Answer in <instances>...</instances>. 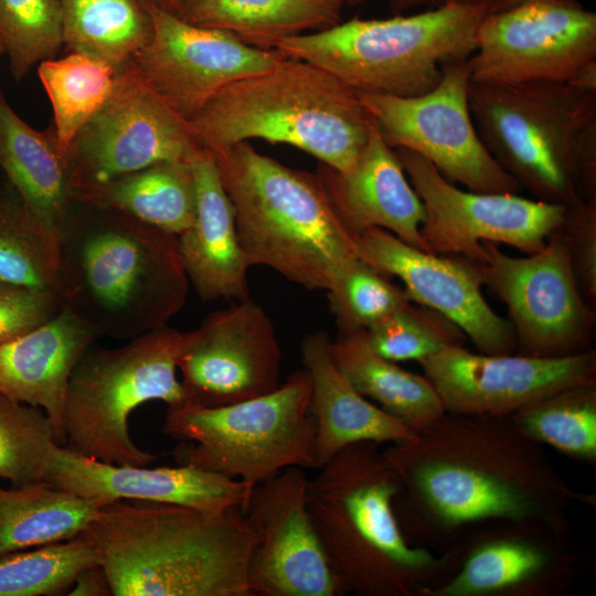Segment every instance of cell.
Returning <instances> with one entry per match:
<instances>
[{
	"label": "cell",
	"mask_w": 596,
	"mask_h": 596,
	"mask_svg": "<svg viewBox=\"0 0 596 596\" xmlns=\"http://www.w3.org/2000/svg\"><path fill=\"white\" fill-rule=\"evenodd\" d=\"M0 280L56 292L58 287L57 233L17 193L0 199Z\"/></svg>",
	"instance_id": "e575fe53"
},
{
	"label": "cell",
	"mask_w": 596,
	"mask_h": 596,
	"mask_svg": "<svg viewBox=\"0 0 596 596\" xmlns=\"http://www.w3.org/2000/svg\"><path fill=\"white\" fill-rule=\"evenodd\" d=\"M477 131L491 156L535 200L596 199V92L568 83H469Z\"/></svg>",
	"instance_id": "52a82bcc"
},
{
	"label": "cell",
	"mask_w": 596,
	"mask_h": 596,
	"mask_svg": "<svg viewBox=\"0 0 596 596\" xmlns=\"http://www.w3.org/2000/svg\"><path fill=\"white\" fill-rule=\"evenodd\" d=\"M283 353L272 319L249 297L183 332L178 371L182 406L217 407L279 386Z\"/></svg>",
	"instance_id": "e0dca14e"
},
{
	"label": "cell",
	"mask_w": 596,
	"mask_h": 596,
	"mask_svg": "<svg viewBox=\"0 0 596 596\" xmlns=\"http://www.w3.org/2000/svg\"><path fill=\"white\" fill-rule=\"evenodd\" d=\"M183 332L164 326L118 348L92 344L67 384L62 414L65 447L109 464L148 466L156 460L131 438L129 417L150 401H161L168 409L183 405L177 374Z\"/></svg>",
	"instance_id": "9c48e42d"
},
{
	"label": "cell",
	"mask_w": 596,
	"mask_h": 596,
	"mask_svg": "<svg viewBox=\"0 0 596 596\" xmlns=\"http://www.w3.org/2000/svg\"><path fill=\"white\" fill-rule=\"evenodd\" d=\"M343 6L341 0H189L181 18L275 50L285 39L336 25Z\"/></svg>",
	"instance_id": "f1b7e54d"
},
{
	"label": "cell",
	"mask_w": 596,
	"mask_h": 596,
	"mask_svg": "<svg viewBox=\"0 0 596 596\" xmlns=\"http://www.w3.org/2000/svg\"><path fill=\"white\" fill-rule=\"evenodd\" d=\"M383 451L412 510L441 534L509 521L564 538L566 513L582 499L509 417L446 412Z\"/></svg>",
	"instance_id": "6da1fadb"
},
{
	"label": "cell",
	"mask_w": 596,
	"mask_h": 596,
	"mask_svg": "<svg viewBox=\"0 0 596 596\" xmlns=\"http://www.w3.org/2000/svg\"><path fill=\"white\" fill-rule=\"evenodd\" d=\"M152 33L131 58L145 83L190 121L230 84L264 73L286 55L249 46L234 35L192 24L148 3Z\"/></svg>",
	"instance_id": "2e32d148"
},
{
	"label": "cell",
	"mask_w": 596,
	"mask_h": 596,
	"mask_svg": "<svg viewBox=\"0 0 596 596\" xmlns=\"http://www.w3.org/2000/svg\"><path fill=\"white\" fill-rule=\"evenodd\" d=\"M189 162L195 180V217L178 235L189 283L203 301L246 299L251 266L240 244L233 204L222 184L215 158L199 147Z\"/></svg>",
	"instance_id": "cb8c5ba5"
},
{
	"label": "cell",
	"mask_w": 596,
	"mask_h": 596,
	"mask_svg": "<svg viewBox=\"0 0 596 596\" xmlns=\"http://www.w3.org/2000/svg\"><path fill=\"white\" fill-rule=\"evenodd\" d=\"M363 334L374 352L396 363L419 362L448 345H464L467 340L453 321L413 302L363 331Z\"/></svg>",
	"instance_id": "ab89813d"
},
{
	"label": "cell",
	"mask_w": 596,
	"mask_h": 596,
	"mask_svg": "<svg viewBox=\"0 0 596 596\" xmlns=\"http://www.w3.org/2000/svg\"><path fill=\"white\" fill-rule=\"evenodd\" d=\"M148 3H152L166 11H169L179 17L183 15L185 6L189 0H147Z\"/></svg>",
	"instance_id": "7dc6e473"
},
{
	"label": "cell",
	"mask_w": 596,
	"mask_h": 596,
	"mask_svg": "<svg viewBox=\"0 0 596 596\" xmlns=\"http://www.w3.org/2000/svg\"><path fill=\"white\" fill-rule=\"evenodd\" d=\"M0 168L24 204L57 233L73 203L66 156L53 127L39 131L29 126L1 89Z\"/></svg>",
	"instance_id": "4316f807"
},
{
	"label": "cell",
	"mask_w": 596,
	"mask_h": 596,
	"mask_svg": "<svg viewBox=\"0 0 596 596\" xmlns=\"http://www.w3.org/2000/svg\"><path fill=\"white\" fill-rule=\"evenodd\" d=\"M331 341L328 332L318 330L301 342L304 368L311 379L316 469L352 444H394L415 434L352 386L334 362Z\"/></svg>",
	"instance_id": "484cf974"
},
{
	"label": "cell",
	"mask_w": 596,
	"mask_h": 596,
	"mask_svg": "<svg viewBox=\"0 0 596 596\" xmlns=\"http://www.w3.org/2000/svg\"><path fill=\"white\" fill-rule=\"evenodd\" d=\"M97 339L88 326L62 308L46 322L0 343V393L43 409L60 445L71 374Z\"/></svg>",
	"instance_id": "d4e9b609"
},
{
	"label": "cell",
	"mask_w": 596,
	"mask_h": 596,
	"mask_svg": "<svg viewBox=\"0 0 596 596\" xmlns=\"http://www.w3.org/2000/svg\"><path fill=\"white\" fill-rule=\"evenodd\" d=\"M373 121L356 93L334 75L285 56L270 70L223 88L189 126L211 152L262 139L347 171L366 145Z\"/></svg>",
	"instance_id": "8992f818"
},
{
	"label": "cell",
	"mask_w": 596,
	"mask_h": 596,
	"mask_svg": "<svg viewBox=\"0 0 596 596\" xmlns=\"http://www.w3.org/2000/svg\"><path fill=\"white\" fill-rule=\"evenodd\" d=\"M44 480L99 507L117 500H141L209 511L243 510L253 490L241 480L192 466L148 468L109 464L58 444Z\"/></svg>",
	"instance_id": "7402d4cb"
},
{
	"label": "cell",
	"mask_w": 596,
	"mask_h": 596,
	"mask_svg": "<svg viewBox=\"0 0 596 596\" xmlns=\"http://www.w3.org/2000/svg\"><path fill=\"white\" fill-rule=\"evenodd\" d=\"M64 47L95 54L117 68L150 39L147 0H61Z\"/></svg>",
	"instance_id": "d6a6232c"
},
{
	"label": "cell",
	"mask_w": 596,
	"mask_h": 596,
	"mask_svg": "<svg viewBox=\"0 0 596 596\" xmlns=\"http://www.w3.org/2000/svg\"><path fill=\"white\" fill-rule=\"evenodd\" d=\"M472 54L475 83H568L596 60V13L576 0H525L482 19Z\"/></svg>",
	"instance_id": "9a60e30c"
},
{
	"label": "cell",
	"mask_w": 596,
	"mask_h": 596,
	"mask_svg": "<svg viewBox=\"0 0 596 596\" xmlns=\"http://www.w3.org/2000/svg\"><path fill=\"white\" fill-rule=\"evenodd\" d=\"M57 444L53 424L43 409L0 393L1 479L13 487L44 480Z\"/></svg>",
	"instance_id": "8d00e7d4"
},
{
	"label": "cell",
	"mask_w": 596,
	"mask_h": 596,
	"mask_svg": "<svg viewBox=\"0 0 596 596\" xmlns=\"http://www.w3.org/2000/svg\"><path fill=\"white\" fill-rule=\"evenodd\" d=\"M341 1L343 2V4L347 3L350 6H354L365 0H341ZM441 3H443L441 0H392V4L396 10H405V9H409V8H414V7H418L423 4L439 6Z\"/></svg>",
	"instance_id": "bcb514c9"
},
{
	"label": "cell",
	"mask_w": 596,
	"mask_h": 596,
	"mask_svg": "<svg viewBox=\"0 0 596 596\" xmlns=\"http://www.w3.org/2000/svg\"><path fill=\"white\" fill-rule=\"evenodd\" d=\"M568 84L588 92H596V60L582 66Z\"/></svg>",
	"instance_id": "f6af8a7d"
},
{
	"label": "cell",
	"mask_w": 596,
	"mask_h": 596,
	"mask_svg": "<svg viewBox=\"0 0 596 596\" xmlns=\"http://www.w3.org/2000/svg\"><path fill=\"white\" fill-rule=\"evenodd\" d=\"M487 12L443 2L422 13L359 18L283 40L277 50L334 75L355 92L414 97L437 86L447 63L468 60Z\"/></svg>",
	"instance_id": "ba28073f"
},
{
	"label": "cell",
	"mask_w": 596,
	"mask_h": 596,
	"mask_svg": "<svg viewBox=\"0 0 596 596\" xmlns=\"http://www.w3.org/2000/svg\"><path fill=\"white\" fill-rule=\"evenodd\" d=\"M311 379L304 368L260 396L217 406L168 409L164 434L181 441L178 465L251 488L288 467L316 469Z\"/></svg>",
	"instance_id": "30bf717a"
},
{
	"label": "cell",
	"mask_w": 596,
	"mask_h": 596,
	"mask_svg": "<svg viewBox=\"0 0 596 596\" xmlns=\"http://www.w3.org/2000/svg\"><path fill=\"white\" fill-rule=\"evenodd\" d=\"M233 204L249 266H266L308 290H328L358 258L317 173L289 168L247 141L212 152Z\"/></svg>",
	"instance_id": "5b68a950"
},
{
	"label": "cell",
	"mask_w": 596,
	"mask_h": 596,
	"mask_svg": "<svg viewBox=\"0 0 596 596\" xmlns=\"http://www.w3.org/2000/svg\"><path fill=\"white\" fill-rule=\"evenodd\" d=\"M354 240L360 259L390 278L401 279L412 302L453 321L478 352L514 353L513 328L487 302L475 262L422 251L380 227L369 228Z\"/></svg>",
	"instance_id": "ffe728a7"
},
{
	"label": "cell",
	"mask_w": 596,
	"mask_h": 596,
	"mask_svg": "<svg viewBox=\"0 0 596 596\" xmlns=\"http://www.w3.org/2000/svg\"><path fill=\"white\" fill-rule=\"evenodd\" d=\"M426 217L421 226L424 251L459 255L477 263L482 242L503 243L532 254L562 225L566 205L513 193L464 191L423 156L394 149Z\"/></svg>",
	"instance_id": "4fadbf2b"
},
{
	"label": "cell",
	"mask_w": 596,
	"mask_h": 596,
	"mask_svg": "<svg viewBox=\"0 0 596 596\" xmlns=\"http://www.w3.org/2000/svg\"><path fill=\"white\" fill-rule=\"evenodd\" d=\"M56 291L0 280V343L46 322L62 310Z\"/></svg>",
	"instance_id": "60d3db41"
},
{
	"label": "cell",
	"mask_w": 596,
	"mask_h": 596,
	"mask_svg": "<svg viewBox=\"0 0 596 596\" xmlns=\"http://www.w3.org/2000/svg\"><path fill=\"white\" fill-rule=\"evenodd\" d=\"M117 72L110 62L83 51L39 63L38 75L53 109L55 139L64 153L108 100Z\"/></svg>",
	"instance_id": "1f68e13d"
},
{
	"label": "cell",
	"mask_w": 596,
	"mask_h": 596,
	"mask_svg": "<svg viewBox=\"0 0 596 596\" xmlns=\"http://www.w3.org/2000/svg\"><path fill=\"white\" fill-rule=\"evenodd\" d=\"M98 508L45 480L0 488V558L82 534Z\"/></svg>",
	"instance_id": "4dcf8cb0"
},
{
	"label": "cell",
	"mask_w": 596,
	"mask_h": 596,
	"mask_svg": "<svg viewBox=\"0 0 596 596\" xmlns=\"http://www.w3.org/2000/svg\"><path fill=\"white\" fill-rule=\"evenodd\" d=\"M443 2H453L482 9L489 13H496L510 9L525 0H441Z\"/></svg>",
	"instance_id": "ee69618b"
},
{
	"label": "cell",
	"mask_w": 596,
	"mask_h": 596,
	"mask_svg": "<svg viewBox=\"0 0 596 596\" xmlns=\"http://www.w3.org/2000/svg\"><path fill=\"white\" fill-rule=\"evenodd\" d=\"M4 54V49H3V45L0 41V57Z\"/></svg>",
	"instance_id": "c3c4849f"
},
{
	"label": "cell",
	"mask_w": 596,
	"mask_h": 596,
	"mask_svg": "<svg viewBox=\"0 0 596 596\" xmlns=\"http://www.w3.org/2000/svg\"><path fill=\"white\" fill-rule=\"evenodd\" d=\"M199 147L189 123L128 62L118 68L106 104L65 153L71 195L159 162L189 160Z\"/></svg>",
	"instance_id": "5bb4252c"
},
{
	"label": "cell",
	"mask_w": 596,
	"mask_h": 596,
	"mask_svg": "<svg viewBox=\"0 0 596 596\" xmlns=\"http://www.w3.org/2000/svg\"><path fill=\"white\" fill-rule=\"evenodd\" d=\"M345 230L355 238L380 227L424 251L425 207L375 120L369 140L347 171L319 162L316 172Z\"/></svg>",
	"instance_id": "603a6c76"
},
{
	"label": "cell",
	"mask_w": 596,
	"mask_h": 596,
	"mask_svg": "<svg viewBox=\"0 0 596 596\" xmlns=\"http://www.w3.org/2000/svg\"><path fill=\"white\" fill-rule=\"evenodd\" d=\"M334 362L352 386L414 433L445 413L438 393L426 376L406 371L369 345L363 331L331 341Z\"/></svg>",
	"instance_id": "f546056e"
},
{
	"label": "cell",
	"mask_w": 596,
	"mask_h": 596,
	"mask_svg": "<svg viewBox=\"0 0 596 596\" xmlns=\"http://www.w3.org/2000/svg\"><path fill=\"white\" fill-rule=\"evenodd\" d=\"M483 286L508 308L518 354L568 356L590 350L594 311L577 281L561 227L532 254L513 257L482 242Z\"/></svg>",
	"instance_id": "8fae6325"
},
{
	"label": "cell",
	"mask_w": 596,
	"mask_h": 596,
	"mask_svg": "<svg viewBox=\"0 0 596 596\" xmlns=\"http://www.w3.org/2000/svg\"><path fill=\"white\" fill-rule=\"evenodd\" d=\"M529 440L572 460L596 464V382L545 395L509 416Z\"/></svg>",
	"instance_id": "836d02e7"
},
{
	"label": "cell",
	"mask_w": 596,
	"mask_h": 596,
	"mask_svg": "<svg viewBox=\"0 0 596 596\" xmlns=\"http://www.w3.org/2000/svg\"><path fill=\"white\" fill-rule=\"evenodd\" d=\"M582 294L590 307L596 301V199L566 205L561 225Z\"/></svg>",
	"instance_id": "b9f144b4"
},
{
	"label": "cell",
	"mask_w": 596,
	"mask_h": 596,
	"mask_svg": "<svg viewBox=\"0 0 596 596\" xmlns=\"http://www.w3.org/2000/svg\"><path fill=\"white\" fill-rule=\"evenodd\" d=\"M469 83L468 60H462L445 64L437 86L419 96L354 92L391 148L423 156L444 177L470 191L518 194L521 187L491 156L477 131L468 102Z\"/></svg>",
	"instance_id": "7c38bea8"
},
{
	"label": "cell",
	"mask_w": 596,
	"mask_h": 596,
	"mask_svg": "<svg viewBox=\"0 0 596 596\" xmlns=\"http://www.w3.org/2000/svg\"><path fill=\"white\" fill-rule=\"evenodd\" d=\"M400 478L379 444H352L318 469L308 510L342 595L419 596L454 570L458 553L411 545L393 503Z\"/></svg>",
	"instance_id": "277c9868"
},
{
	"label": "cell",
	"mask_w": 596,
	"mask_h": 596,
	"mask_svg": "<svg viewBox=\"0 0 596 596\" xmlns=\"http://www.w3.org/2000/svg\"><path fill=\"white\" fill-rule=\"evenodd\" d=\"M100 564L86 532L58 543L0 558V596H49L68 592L86 567Z\"/></svg>",
	"instance_id": "d590c367"
},
{
	"label": "cell",
	"mask_w": 596,
	"mask_h": 596,
	"mask_svg": "<svg viewBox=\"0 0 596 596\" xmlns=\"http://www.w3.org/2000/svg\"><path fill=\"white\" fill-rule=\"evenodd\" d=\"M62 306L98 338L132 339L183 308L189 279L178 236L73 202L57 230Z\"/></svg>",
	"instance_id": "7a4b0ae2"
},
{
	"label": "cell",
	"mask_w": 596,
	"mask_h": 596,
	"mask_svg": "<svg viewBox=\"0 0 596 596\" xmlns=\"http://www.w3.org/2000/svg\"><path fill=\"white\" fill-rule=\"evenodd\" d=\"M563 536L533 523L497 521L475 534L454 570L419 596H551L576 575Z\"/></svg>",
	"instance_id": "44dd1931"
},
{
	"label": "cell",
	"mask_w": 596,
	"mask_h": 596,
	"mask_svg": "<svg viewBox=\"0 0 596 596\" xmlns=\"http://www.w3.org/2000/svg\"><path fill=\"white\" fill-rule=\"evenodd\" d=\"M327 292L340 334L366 331L412 302L404 288L359 257L339 274Z\"/></svg>",
	"instance_id": "f35d334b"
},
{
	"label": "cell",
	"mask_w": 596,
	"mask_h": 596,
	"mask_svg": "<svg viewBox=\"0 0 596 596\" xmlns=\"http://www.w3.org/2000/svg\"><path fill=\"white\" fill-rule=\"evenodd\" d=\"M309 479L288 467L256 485L243 514L257 535L247 581L253 596H339L342 592L313 526Z\"/></svg>",
	"instance_id": "ac0fdd59"
},
{
	"label": "cell",
	"mask_w": 596,
	"mask_h": 596,
	"mask_svg": "<svg viewBox=\"0 0 596 596\" xmlns=\"http://www.w3.org/2000/svg\"><path fill=\"white\" fill-rule=\"evenodd\" d=\"M72 201L111 210L178 236L195 217V180L189 160L163 161L79 189Z\"/></svg>",
	"instance_id": "83f0119b"
},
{
	"label": "cell",
	"mask_w": 596,
	"mask_h": 596,
	"mask_svg": "<svg viewBox=\"0 0 596 596\" xmlns=\"http://www.w3.org/2000/svg\"><path fill=\"white\" fill-rule=\"evenodd\" d=\"M0 41L18 81L55 57L64 46L61 0H0Z\"/></svg>",
	"instance_id": "74e56055"
},
{
	"label": "cell",
	"mask_w": 596,
	"mask_h": 596,
	"mask_svg": "<svg viewBox=\"0 0 596 596\" xmlns=\"http://www.w3.org/2000/svg\"><path fill=\"white\" fill-rule=\"evenodd\" d=\"M67 595L107 596L113 595L108 577L100 564L84 568L75 578Z\"/></svg>",
	"instance_id": "7bdbcfd3"
},
{
	"label": "cell",
	"mask_w": 596,
	"mask_h": 596,
	"mask_svg": "<svg viewBox=\"0 0 596 596\" xmlns=\"http://www.w3.org/2000/svg\"><path fill=\"white\" fill-rule=\"evenodd\" d=\"M115 596H253L257 535L240 508L117 500L85 531Z\"/></svg>",
	"instance_id": "3957f363"
},
{
	"label": "cell",
	"mask_w": 596,
	"mask_h": 596,
	"mask_svg": "<svg viewBox=\"0 0 596 596\" xmlns=\"http://www.w3.org/2000/svg\"><path fill=\"white\" fill-rule=\"evenodd\" d=\"M447 413L509 417L561 389L596 382V353L486 354L448 345L418 362Z\"/></svg>",
	"instance_id": "d6986e66"
}]
</instances>
